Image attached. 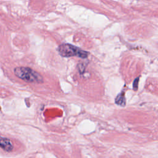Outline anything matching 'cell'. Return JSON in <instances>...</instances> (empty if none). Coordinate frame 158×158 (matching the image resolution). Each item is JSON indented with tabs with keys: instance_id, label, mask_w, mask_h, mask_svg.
<instances>
[{
	"instance_id": "3957f363",
	"label": "cell",
	"mask_w": 158,
	"mask_h": 158,
	"mask_svg": "<svg viewBox=\"0 0 158 158\" xmlns=\"http://www.w3.org/2000/svg\"><path fill=\"white\" fill-rule=\"evenodd\" d=\"M0 147L7 152H10L13 150L14 146L11 141L4 137L0 136Z\"/></svg>"
},
{
	"instance_id": "277c9868",
	"label": "cell",
	"mask_w": 158,
	"mask_h": 158,
	"mask_svg": "<svg viewBox=\"0 0 158 158\" xmlns=\"http://www.w3.org/2000/svg\"><path fill=\"white\" fill-rule=\"evenodd\" d=\"M115 102L117 104L120 105V106H123L125 104V99H124V96H121L120 94L117 96V98L115 99Z\"/></svg>"
},
{
	"instance_id": "7a4b0ae2",
	"label": "cell",
	"mask_w": 158,
	"mask_h": 158,
	"mask_svg": "<svg viewBox=\"0 0 158 158\" xmlns=\"http://www.w3.org/2000/svg\"><path fill=\"white\" fill-rule=\"evenodd\" d=\"M58 52L62 57L77 56L81 58H86L89 54L87 51H83L81 49L70 44H62L58 47Z\"/></svg>"
},
{
	"instance_id": "6da1fadb",
	"label": "cell",
	"mask_w": 158,
	"mask_h": 158,
	"mask_svg": "<svg viewBox=\"0 0 158 158\" xmlns=\"http://www.w3.org/2000/svg\"><path fill=\"white\" fill-rule=\"evenodd\" d=\"M14 72L17 77L26 82L41 83L43 81L41 75L30 67H17L14 69Z\"/></svg>"
},
{
	"instance_id": "5b68a950",
	"label": "cell",
	"mask_w": 158,
	"mask_h": 158,
	"mask_svg": "<svg viewBox=\"0 0 158 158\" xmlns=\"http://www.w3.org/2000/svg\"><path fill=\"white\" fill-rule=\"evenodd\" d=\"M135 85H133V86L134 87H137V83H138V81H136V80L135 81Z\"/></svg>"
}]
</instances>
